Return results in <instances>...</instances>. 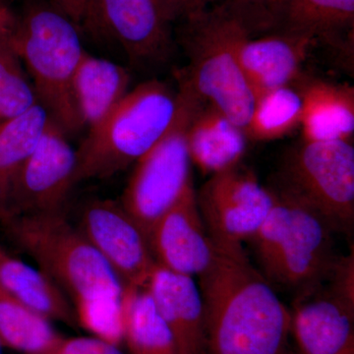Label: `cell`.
<instances>
[{
  "label": "cell",
  "instance_id": "cell-6",
  "mask_svg": "<svg viewBox=\"0 0 354 354\" xmlns=\"http://www.w3.org/2000/svg\"><path fill=\"white\" fill-rule=\"evenodd\" d=\"M183 23L181 43L188 58L184 75L205 102L245 130L255 97L239 64L237 46L247 32L211 7Z\"/></svg>",
  "mask_w": 354,
  "mask_h": 354
},
{
  "label": "cell",
  "instance_id": "cell-31",
  "mask_svg": "<svg viewBox=\"0 0 354 354\" xmlns=\"http://www.w3.org/2000/svg\"><path fill=\"white\" fill-rule=\"evenodd\" d=\"M50 3L66 15L79 29L87 24L91 0H50Z\"/></svg>",
  "mask_w": 354,
  "mask_h": 354
},
{
  "label": "cell",
  "instance_id": "cell-3",
  "mask_svg": "<svg viewBox=\"0 0 354 354\" xmlns=\"http://www.w3.org/2000/svg\"><path fill=\"white\" fill-rule=\"evenodd\" d=\"M178 109V92L162 81H147L129 91L88 129L77 150L75 185L113 176L136 164L169 131Z\"/></svg>",
  "mask_w": 354,
  "mask_h": 354
},
{
  "label": "cell",
  "instance_id": "cell-10",
  "mask_svg": "<svg viewBox=\"0 0 354 354\" xmlns=\"http://www.w3.org/2000/svg\"><path fill=\"white\" fill-rule=\"evenodd\" d=\"M77 150L50 118L38 144L14 179L3 218L62 212L75 186Z\"/></svg>",
  "mask_w": 354,
  "mask_h": 354
},
{
  "label": "cell",
  "instance_id": "cell-21",
  "mask_svg": "<svg viewBox=\"0 0 354 354\" xmlns=\"http://www.w3.org/2000/svg\"><path fill=\"white\" fill-rule=\"evenodd\" d=\"M353 26L354 0H288L278 32L344 46Z\"/></svg>",
  "mask_w": 354,
  "mask_h": 354
},
{
  "label": "cell",
  "instance_id": "cell-27",
  "mask_svg": "<svg viewBox=\"0 0 354 354\" xmlns=\"http://www.w3.org/2000/svg\"><path fill=\"white\" fill-rule=\"evenodd\" d=\"M288 0H214L209 7L241 26L250 37L278 32Z\"/></svg>",
  "mask_w": 354,
  "mask_h": 354
},
{
  "label": "cell",
  "instance_id": "cell-4",
  "mask_svg": "<svg viewBox=\"0 0 354 354\" xmlns=\"http://www.w3.org/2000/svg\"><path fill=\"white\" fill-rule=\"evenodd\" d=\"M1 223L14 243L62 288L72 305L122 297V281L62 212L14 216Z\"/></svg>",
  "mask_w": 354,
  "mask_h": 354
},
{
  "label": "cell",
  "instance_id": "cell-14",
  "mask_svg": "<svg viewBox=\"0 0 354 354\" xmlns=\"http://www.w3.org/2000/svg\"><path fill=\"white\" fill-rule=\"evenodd\" d=\"M297 299L290 333L300 354H354V301L322 281Z\"/></svg>",
  "mask_w": 354,
  "mask_h": 354
},
{
  "label": "cell",
  "instance_id": "cell-1",
  "mask_svg": "<svg viewBox=\"0 0 354 354\" xmlns=\"http://www.w3.org/2000/svg\"><path fill=\"white\" fill-rule=\"evenodd\" d=\"M200 274L205 354H281L291 314L243 245H216Z\"/></svg>",
  "mask_w": 354,
  "mask_h": 354
},
{
  "label": "cell",
  "instance_id": "cell-11",
  "mask_svg": "<svg viewBox=\"0 0 354 354\" xmlns=\"http://www.w3.org/2000/svg\"><path fill=\"white\" fill-rule=\"evenodd\" d=\"M171 24L158 0H91L85 28L118 44L133 65L146 68L171 58Z\"/></svg>",
  "mask_w": 354,
  "mask_h": 354
},
{
  "label": "cell",
  "instance_id": "cell-22",
  "mask_svg": "<svg viewBox=\"0 0 354 354\" xmlns=\"http://www.w3.org/2000/svg\"><path fill=\"white\" fill-rule=\"evenodd\" d=\"M123 342L130 354H178L174 335L147 288L124 286Z\"/></svg>",
  "mask_w": 354,
  "mask_h": 354
},
{
  "label": "cell",
  "instance_id": "cell-7",
  "mask_svg": "<svg viewBox=\"0 0 354 354\" xmlns=\"http://www.w3.org/2000/svg\"><path fill=\"white\" fill-rule=\"evenodd\" d=\"M270 189L315 212L335 234L351 235L354 225L353 143L302 140L286 152Z\"/></svg>",
  "mask_w": 354,
  "mask_h": 354
},
{
  "label": "cell",
  "instance_id": "cell-25",
  "mask_svg": "<svg viewBox=\"0 0 354 354\" xmlns=\"http://www.w3.org/2000/svg\"><path fill=\"white\" fill-rule=\"evenodd\" d=\"M302 97L297 86L276 88L256 97L245 134L249 142H271L300 127Z\"/></svg>",
  "mask_w": 354,
  "mask_h": 354
},
{
  "label": "cell",
  "instance_id": "cell-24",
  "mask_svg": "<svg viewBox=\"0 0 354 354\" xmlns=\"http://www.w3.org/2000/svg\"><path fill=\"white\" fill-rule=\"evenodd\" d=\"M62 337L50 321L18 301L0 285V341L24 354H39Z\"/></svg>",
  "mask_w": 354,
  "mask_h": 354
},
{
  "label": "cell",
  "instance_id": "cell-23",
  "mask_svg": "<svg viewBox=\"0 0 354 354\" xmlns=\"http://www.w3.org/2000/svg\"><path fill=\"white\" fill-rule=\"evenodd\" d=\"M50 115L39 104L0 123V220L14 179L38 144Z\"/></svg>",
  "mask_w": 354,
  "mask_h": 354
},
{
  "label": "cell",
  "instance_id": "cell-9",
  "mask_svg": "<svg viewBox=\"0 0 354 354\" xmlns=\"http://www.w3.org/2000/svg\"><path fill=\"white\" fill-rule=\"evenodd\" d=\"M198 208L214 244L242 245L274 206V193L241 164L213 174L196 191Z\"/></svg>",
  "mask_w": 354,
  "mask_h": 354
},
{
  "label": "cell",
  "instance_id": "cell-16",
  "mask_svg": "<svg viewBox=\"0 0 354 354\" xmlns=\"http://www.w3.org/2000/svg\"><path fill=\"white\" fill-rule=\"evenodd\" d=\"M146 288L174 335L178 354H205L204 309L192 277L156 265Z\"/></svg>",
  "mask_w": 354,
  "mask_h": 354
},
{
  "label": "cell",
  "instance_id": "cell-13",
  "mask_svg": "<svg viewBox=\"0 0 354 354\" xmlns=\"http://www.w3.org/2000/svg\"><path fill=\"white\" fill-rule=\"evenodd\" d=\"M148 243L156 264L169 271L193 278L208 269L216 247L202 220L193 184L158 218Z\"/></svg>",
  "mask_w": 354,
  "mask_h": 354
},
{
  "label": "cell",
  "instance_id": "cell-33",
  "mask_svg": "<svg viewBox=\"0 0 354 354\" xmlns=\"http://www.w3.org/2000/svg\"><path fill=\"white\" fill-rule=\"evenodd\" d=\"M2 346H3V344H2L1 341H0V354H2Z\"/></svg>",
  "mask_w": 354,
  "mask_h": 354
},
{
  "label": "cell",
  "instance_id": "cell-32",
  "mask_svg": "<svg viewBox=\"0 0 354 354\" xmlns=\"http://www.w3.org/2000/svg\"><path fill=\"white\" fill-rule=\"evenodd\" d=\"M17 22L8 0H0V32H12Z\"/></svg>",
  "mask_w": 354,
  "mask_h": 354
},
{
  "label": "cell",
  "instance_id": "cell-28",
  "mask_svg": "<svg viewBox=\"0 0 354 354\" xmlns=\"http://www.w3.org/2000/svg\"><path fill=\"white\" fill-rule=\"evenodd\" d=\"M122 297L93 298L74 304L79 327L92 337L120 346L123 342Z\"/></svg>",
  "mask_w": 354,
  "mask_h": 354
},
{
  "label": "cell",
  "instance_id": "cell-17",
  "mask_svg": "<svg viewBox=\"0 0 354 354\" xmlns=\"http://www.w3.org/2000/svg\"><path fill=\"white\" fill-rule=\"evenodd\" d=\"M295 85L302 97V140L351 141L354 134L353 87L304 76Z\"/></svg>",
  "mask_w": 354,
  "mask_h": 354
},
{
  "label": "cell",
  "instance_id": "cell-20",
  "mask_svg": "<svg viewBox=\"0 0 354 354\" xmlns=\"http://www.w3.org/2000/svg\"><path fill=\"white\" fill-rule=\"evenodd\" d=\"M0 285L18 301L48 319L78 327L73 305L41 270L35 269L0 246Z\"/></svg>",
  "mask_w": 354,
  "mask_h": 354
},
{
  "label": "cell",
  "instance_id": "cell-12",
  "mask_svg": "<svg viewBox=\"0 0 354 354\" xmlns=\"http://www.w3.org/2000/svg\"><path fill=\"white\" fill-rule=\"evenodd\" d=\"M78 228L124 286L146 288L157 264L145 234L120 202H88Z\"/></svg>",
  "mask_w": 354,
  "mask_h": 354
},
{
  "label": "cell",
  "instance_id": "cell-19",
  "mask_svg": "<svg viewBox=\"0 0 354 354\" xmlns=\"http://www.w3.org/2000/svg\"><path fill=\"white\" fill-rule=\"evenodd\" d=\"M129 71L125 67L84 53L73 80V95L84 127L99 124L129 92Z\"/></svg>",
  "mask_w": 354,
  "mask_h": 354
},
{
  "label": "cell",
  "instance_id": "cell-29",
  "mask_svg": "<svg viewBox=\"0 0 354 354\" xmlns=\"http://www.w3.org/2000/svg\"><path fill=\"white\" fill-rule=\"evenodd\" d=\"M39 354H123L120 346L92 337H60Z\"/></svg>",
  "mask_w": 354,
  "mask_h": 354
},
{
  "label": "cell",
  "instance_id": "cell-2",
  "mask_svg": "<svg viewBox=\"0 0 354 354\" xmlns=\"http://www.w3.org/2000/svg\"><path fill=\"white\" fill-rule=\"evenodd\" d=\"M78 30L53 4L32 1L12 32L38 104L67 135L85 127L73 95L74 76L86 53Z\"/></svg>",
  "mask_w": 354,
  "mask_h": 354
},
{
  "label": "cell",
  "instance_id": "cell-8",
  "mask_svg": "<svg viewBox=\"0 0 354 354\" xmlns=\"http://www.w3.org/2000/svg\"><path fill=\"white\" fill-rule=\"evenodd\" d=\"M179 109L171 127L135 164L120 201L147 241L155 223L193 184L187 132L204 100L183 72L176 74Z\"/></svg>",
  "mask_w": 354,
  "mask_h": 354
},
{
  "label": "cell",
  "instance_id": "cell-5",
  "mask_svg": "<svg viewBox=\"0 0 354 354\" xmlns=\"http://www.w3.org/2000/svg\"><path fill=\"white\" fill-rule=\"evenodd\" d=\"M274 196L269 215L249 241L265 278L300 292L321 283L334 266L335 232L312 209Z\"/></svg>",
  "mask_w": 354,
  "mask_h": 354
},
{
  "label": "cell",
  "instance_id": "cell-30",
  "mask_svg": "<svg viewBox=\"0 0 354 354\" xmlns=\"http://www.w3.org/2000/svg\"><path fill=\"white\" fill-rule=\"evenodd\" d=\"M214 0H158L165 17L171 23L183 21L193 14L208 8Z\"/></svg>",
  "mask_w": 354,
  "mask_h": 354
},
{
  "label": "cell",
  "instance_id": "cell-26",
  "mask_svg": "<svg viewBox=\"0 0 354 354\" xmlns=\"http://www.w3.org/2000/svg\"><path fill=\"white\" fill-rule=\"evenodd\" d=\"M12 32H0V123L38 104L31 79L14 46Z\"/></svg>",
  "mask_w": 354,
  "mask_h": 354
},
{
  "label": "cell",
  "instance_id": "cell-18",
  "mask_svg": "<svg viewBox=\"0 0 354 354\" xmlns=\"http://www.w3.org/2000/svg\"><path fill=\"white\" fill-rule=\"evenodd\" d=\"M248 142L241 127L206 102L197 109L188 128L191 164L205 176L242 164Z\"/></svg>",
  "mask_w": 354,
  "mask_h": 354
},
{
  "label": "cell",
  "instance_id": "cell-15",
  "mask_svg": "<svg viewBox=\"0 0 354 354\" xmlns=\"http://www.w3.org/2000/svg\"><path fill=\"white\" fill-rule=\"evenodd\" d=\"M314 41L285 32L242 36L237 57L254 97L292 86L301 78L302 65Z\"/></svg>",
  "mask_w": 354,
  "mask_h": 354
}]
</instances>
